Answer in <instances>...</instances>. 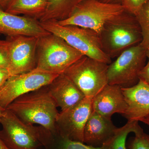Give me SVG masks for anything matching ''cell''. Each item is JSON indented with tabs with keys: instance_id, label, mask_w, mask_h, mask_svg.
<instances>
[{
	"instance_id": "cell-1",
	"label": "cell",
	"mask_w": 149,
	"mask_h": 149,
	"mask_svg": "<svg viewBox=\"0 0 149 149\" xmlns=\"http://www.w3.org/2000/svg\"><path fill=\"white\" fill-rule=\"evenodd\" d=\"M57 107L47 86L18 97L6 109L23 122L42 126L53 135Z\"/></svg>"
},
{
	"instance_id": "cell-2",
	"label": "cell",
	"mask_w": 149,
	"mask_h": 149,
	"mask_svg": "<svg viewBox=\"0 0 149 149\" xmlns=\"http://www.w3.org/2000/svg\"><path fill=\"white\" fill-rule=\"evenodd\" d=\"M0 137L10 149H38L47 145L53 135L42 126L23 122L6 109L1 118Z\"/></svg>"
},
{
	"instance_id": "cell-3",
	"label": "cell",
	"mask_w": 149,
	"mask_h": 149,
	"mask_svg": "<svg viewBox=\"0 0 149 149\" xmlns=\"http://www.w3.org/2000/svg\"><path fill=\"white\" fill-rule=\"evenodd\" d=\"M40 23L48 32L61 37L83 55L107 64L111 63V59L104 52L100 35L95 31L74 25H61L54 20Z\"/></svg>"
},
{
	"instance_id": "cell-4",
	"label": "cell",
	"mask_w": 149,
	"mask_h": 149,
	"mask_svg": "<svg viewBox=\"0 0 149 149\" xmlns=\"http://www.w3.org/2000/svg\"><path fill=\"white\" fill-rule=\"evenodd\" d=\"M128 13L120 3L85 0L78 6L69 17L57 22L61 25H74L92 29L100 35L107 23Z\"/></svg>"
},
{
	"instance_id": "cell-5",
	"label": "cell",
	"mask_w": 149,
	"mask_h": 149,
	"mask_svg": "<svg viewBox=\"0 0 149 149\" xmlns=\"http://www.w3.org/2000/svg\"><path fill=\"white\" fill-rule=\"evenodd\" d=\"M83 56L61 37L50 33L39 38L36 68L63 73Z\"/></svg>"
},
{
	"instance_id": "cell-6",
	"label": "cell",
	"mask_w": 149,
	"mask_h": 149,
	"mask_svg": "<svg viewBox=\"0 0 149 149\" xmlns=\"http://www.w3.org/2000/svg\"><path fill=\"white\" fill-rule=\"evenodd\" d=\"M100 36L104 52L111 59L143 40L136 17L129 13L107 23Z\"/></svg>"
},
{
	"instance_id": "cell-7",
	"label": "cell",
	"mask_w": 149,
	"mask_h": 149,
	"mask_svg": "<svg viewBox=\"0 0 149 149\" xmlns=\"http://www.w3.org/2000/svg\"><path fill=\"white\" fill-rule=\"evenodd\" d=\"M109 64L83 55L63 73L86 97L93 99L107 84Z\"/></svg>"
},
{
	"instance_id": "cell-8",
	"label": "cell",
	"mask_w": 149,
	"mask_h": 149,
	"mask_svg": "<svg viewBox=\"0 0 149 149\" xmlns=\"http://www.w3.org/2000/svg\"><path fill=\"white\" fill-rule=\"evenodd\" d=\"M109 65L108 84L121 88L132 87L138 83L139 74L146 64V48L141 43L125 50Z\"/></svg>"
},
{
	"instance_id": "cell-9",
	"label": "cell",
	"mask_w": 149,
	"mask_h": 149,
	"mask_svg": "<svg viewBox=\"0 0 149 149\" xmlns=\"http://www.w3.org/2000/svg\"><path fill=\"white\" fill-rule=\"evenodd\" d=\"M61 74L35 68L11 76L0 89V106L6 109L18 97L47 86Z\"/></svg>"
},
{
	"instance_id": "cell-10",
	"label": "cell",
	"mask_w": 149,
	"mask_h": 149,
	"mask_svg": "<svg viewBox=\"0 0 149 149\" xmlns=\"http://www.w3.org/2000/svg\"><path fill=\"white\" fill-rule=\"evenodd\" d=\"M92 100L85 97L73 106L58 113L56 128L60 138L83 143L85 124L93 111Z\"/></svg>"
},
{
	"instance_id": "cell-11",
	"label": "cell",
	"mask_w": 149,
	"mask_h": 149,
	"mask_svg": "<svg viewBox=\"0 0 149 149\" xmlns=\"http://www.w3.org/2000/svg\"><path fill=\"white\" fill-rule=\"evenodd\" d=\"M39 38L26 36L7 37L8 69L11 76L29 72L36 68Z\"/></svg>"
},
{
	"instance_id": "cell-12",
	"label": "cell",
	"mask_w": 149,
	"mask_h": 149,
	"mask_svg": "<svg viewBox=\"0 0 149 149\" xmlns=\"http://www.w3.org/2000/svg\"><path fill=\"white\" fill-rule=\"evenodd\" d=\"M40 22L25 16L15 15L0 9V34L8 37L26 36L41 37L49 34Z\"/></svg>"
},
{
	"instance_id": "cell-13",
	"label": "cell",
	"mask_w": 149,
	"mask_h": 149,
	"mask_svg": "<svg viewBox=\"0 0 149 149\" xmlns=\"http://www.w3.org/2000/svg\"><path fill=\"white\" fill-rule=\"evenodd\" d=\"M127 104L123 115L128 121H141L149 115V85L139 80L134 86L121 88Z\"/></svg>"
},
{
	"instance_id": "cell-14",
	"label": "cell",
	"mask_w": 149,
	"mask_h": 149,
	"mask_svg": "<svg viewBox=\"0 0 149 149\" xmlns=\"http://www.w3.org/2000/svg\"><path fill=\"white\" fill-rule=\"evenodd\" d=\"M93 111L105 117L111 118L115 113L123 115L127 104L121 87L107 84L93 99Z\"/></svg>"
},
{
	"instance_id": "cell-15",
	"label": "cell",
	"mask_w": 149,
	"mask_h": 149,
	"mask_svg": "<svg viewBox=\"0 0 149 149\" xmlns=\"http://www.w3.org/2000/svg\"><path fill=\"white\" fill-rule=\"evenodd\" d=\"M117 128L111 118L92 111L84 128L83 143L95 148H101L113 136Z\"/></svg>"
},
{
	"instance_id": "cell-16",
	"label": "cell",
	"mask_w": 149,
	"mask_h": 149,
	"mask_svg": "<svg viewBox=\"0 0 149 149\" xmlns=\"http://www.w3.org/2000/svg\"><path fill=\"white\" fill-rule=\"evenodd\" d=\"M47 88L61 111L73 106L85 97L84 94L63 73L47 85Z\"/></svg>"
},
{
	"instance_id": "cell-17",
	"label": "cell",
	"mask_w": 149,
	"mask_h": 149,
	"mask_svg": "<svg viewBox=\"0 0 149 149\" xmlns=\"http://www.w3.org/2000/svg\"><path fill=\"white\" fill-rule=\"evenodd\" d=\"M47 9L39 22L61 21L72 15L76 8L85 0H47Z\"/></svg>"
},
{
	"instance_id": "cell-18",
	"label": "cell",
	"mask_w": 149,
	"mask_h": 149,
	"mask_svg": "<svg viewBox=\"0 0 149 149\" xmlns=\"http://www.w3.org/2000/svg\"><path fill=\"white\" fill-rule=\"evenodd\" d=\"M47 0H11L6 11L39 21L47 9Z\"/></svg>"
},
{
	"instance_id": "cell-19",
	"label": "cell",
	"mask_w": 149,
	"mask_h": 149,
	"mask_svg": "<svg viewBox=\"0 0 149 149\" xmlns=\"http://www.w3.org/2000/svg\"><path fill=\"white\" fill-rule=\"evenodd\" d=\"M144 132L139 125V121H128L120 128H117L113 136L101 147V149H127L126 141L129 133H134L135 135Z\"/></svg>"
},
{
	"instance_id": "cell-20",
	"label": "cell",
	"mask_w": 149,
	"mask_h": 149,
	"mask_svg": "<svg viewBox=\"0 0 149 149\" xmlns=\"http://www.w3.org/2000/svg\"><path fill=\"white\" fill-rule=\"evenodd\" d=\"M135 17L142 32L143 40L141 43L145 47L149 43V0Z\"/></svg>"
},
{
	"instance_id": "cell-21",
	"label": "cell",
	"mask_w": 149,
	"mask_h": 149,
	"mask_svg": "<svg viewBox=\"0 0 149 149\" xmlns=\"http://www.w3.org/2000/svg\"><path fill=\"white\" fill-rule=\"evenodd\" d=\"M128 149H149V135L144 132L135 135L127 144Z\"/></svg>"
},
{
	"instance_id": "cell-22",
	"label": "cell",
	"mask_w": 149,
	"mask_h": 149,
	"mask_svg": "<svg viewBox=\"0 0 149 149\" xmlns=\"http://www.w3.org/2000/svg\"><path fill=\"white\" fill-rule=\"evenodd\" d=\"M148 0H120L121 5L130 14L135 16Z\"/></svg>"
},
{
	"instance_id": "cell-23",
	"label": "cell",
	"mask_w": 149,
	"mask_h": 149,
	"mask_svg": "<svg viewBox=\"0 0 149 149\" xmlns=\"http://www.w3.org/2000/svg\"><path fill=\"white\" fill-rule=\"evenodd\" d=\"M58 149H101L95 148L78 141H71L61 138Z\"/></svg>"
},
{
	"instance_id": "cell-24",
	"label": "cell",
	"mask_w": 149,
	"mask_h": 149,
	"mask_svg": "<svg viewBox=\"0 0 149 149\" xmlns=\"http://www.w3.org/2000/svg\"><path fill=\"white\" fill-rule=\"evenodd\" d=\"M9 57L8 44L6 40L0 42V68H8Z\"/></svg>"
},
{
	"instance_id": "cell-25",
	"label": "cell",
	"mask_w": 149,
	"mask_h": 149,
	"mask_svg": "<svg viewBox=\"0 0 149 149\" xmlns=\"http://www.w3.org/2000/svg\"><path fill=\"white\" fill-rule=\"evenodd\" d=\"M139 79L149 85V59L139 73Z\"/></svg>"
},
{
	"instance_id": "cell-26",
	"label": "cell",
	"mask_w": 149,
	"mask_h": 149,
	"mask_svg": "<svg viewBox=\"0 0 149 149\" xmlns=\"http://www.w3.org/2000/svg\"><path fill=\"white\" fill-rule=\"evenodd\" d=\"M10 77V74L7 68H0V89Z\"/></svg>"
},
{
	"instance_id": "cell-27",
	"label": "cell",
	"mask_w": 149,
	"mask_h": 149,
	"mask_svg": "<svg viewBox=\"0 0 149 149\" xmlns=\"http://www.w3.org/2000/svg\"><path fill=\"white\" fill-rule=\"evenodd\" d=\"M11 0H0V9L6 11Z\"/></svg>"
},
{
	"instance_id": "cell-28",
	"label": "cell",
	"mask_w": 149,
	"mask_h": 149,
	"mask_svg": "<svg viewBox=\"0 0 149 149\" xmlns=\"http://www.w3.org/2000/svg\"><path fill=\"white\" fill-rule=\"evenodd\" d=\"M103 2L111 3H120V0H100Z\"/></svg>"
},
{
	"instance_id": "cell-29",
	"label": "cell",
	"mask_w": 149,
	"mask_h": 149,
	"mask_svg": "<svg viewBox=\"0 0 149 149\" xmlns=\"http://www.w3.org/2000/svg\"><path fill=\"white\" fill-rule=\"evenodd\" d=\"M0 149H10L7 146L1 137H0Z\"/></svg>"
},
{
	"instance_id": "cell-30",
	"label": "cell",
	"mask_w": 149,
	"mask_h": 149,
	"mask_svg": "<svg viewBox=\"0 0 149 149\" xmlns=\"http://www.w3.org/2000/svg\"><path fill=\"white\" fill-rule=\"evenodd\" d=\"M140 121L143 123L149 126V115L148 116H146V117L141 119Z\"/></svg>"
},
{
	"instance_id": "cell-31",
	"label": "cell",
	"mask_w": 149,
	"mask_h": 149,
	"mask_svg": "<svg viewBox=\"0 0 149 149\" xmlns=\"http://www.w3.org/2000/svg\"><path fill=\"white\" fill-rule=\"evenodd\" d=\"M146 54L147 58L149 59V43L146 47Z\"/></svg>"
},
{
	"instance_id": "cell-32",
	"label": "cell",
	"mask_w": 149,
	"mask_h": 149,
	"mask_svg": "<svg viewBox=\"0 0 149 149\" xmlns=\"http://www.w3.org/2000/svg\"><path fill=\"white\" fill-rule=\"evenodd\" d=\"M5 109L0 106V121H1V118L2 116L3 112Z\"/></svg>"
},
{
	"instance_id": "cell-33",
	"label": "cell",
	"mask_w": 149,
	"mask_h": 149,
	"mask_svg": "<svg viewBox=\"0 0 149 149\" xmlns=\"http://www.w3.org/2000/svg\"><path fill=\"white\" fill-rule=\"evenodd\" d=\"M2 41V40H0V42H1Z\"/></svg>"
}]
</instances>
